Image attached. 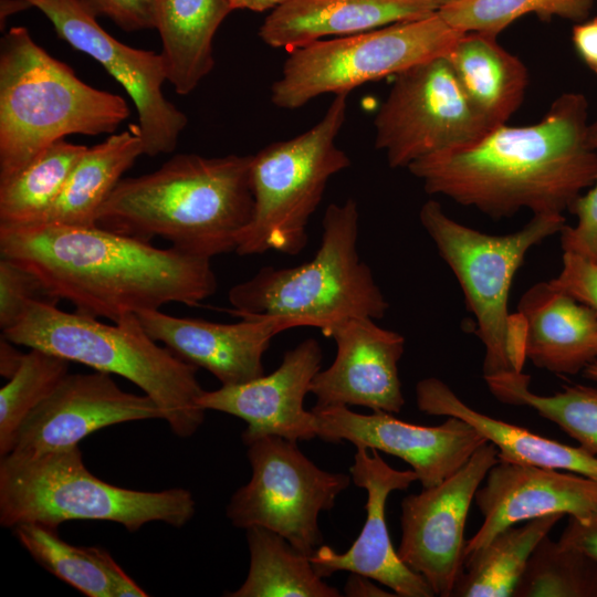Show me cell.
<instances>
[{"mask_svg": "<svg viewBox=\"0 0 597 597\" xmlns=\"http://www.w3.org/2000/svg\"><path fill=\"white\" fill-rule=\"evenodd\" d=\"M588 125L586 96L567 92L535 124L495 126L469 145L420 158L408 169L428 193L493 219L522 209L563 214L597 178Z\"/></svg>", "mask_w": 597, "mask_h": 597, "instance_id": "cell-1", "label": "cell"}, {"mask_svg": "<svg viewBox=\"0 0 597 597\" xmlns=\"http://www.w3.org/2000/svg\"><path fill=\"white\" fill-rule=\"evenodd\" d=\"M0 254L75 312L113 323L167 303L196 306L218 287L211 259L100 226L0 227Z\"/></svg>", "mask_w": 597, "mask_h": 597, "instance_id": "cell-2", "label": "cell"}, {"mask_svg": "<svg viewBox=\"0 0 597 597\" xmlns=\"http://www.w3.org/2000/svg\"><path fill=\"white\" fill-rule=\"evenodd\" d=\"M252 155L177 154L155 171L122 178L97 226L150 241L161 238L211 259L238 247L253 212Z\"/></svg>", "mask_w": 597, "mask_h": 597, "instance_id": "cell-3", "label": "cell"}, {"mask_svg": "<svg viewBox=\"0 0 597 597\" xmlns=\"http://www.w3.org/2000/svg\"><path fill=\"white\" fill-rule=\"evenodd\" d=\"M129 116L118 94L83 82L25 27L0 41V181L67 135L113 134Z\"/></svg>", "mask_w": 597, "mask_h": 597, "instance_id": "cell-4", "label": "cell"}, {"mask_svg": "<svg viewBox=\"0 0 597 597\" xmlns=\"http://www.w3.org/2000/svg\"><path fill=\"white\" fill-rule=\"evenodd\" d=\"M2 336L14 345L126 378L157 404L177 437H191L203 423L206 410L198 400L205 390L198 368L159 346L136 314L109 325L56 304L34 302Z\"/></svg>", "mask_w": 597, "mask_h": 597, "instance_id": "cell-5", "label": "cell"}, {"mask_svg": "<svg viewBox=\"0 0 597 597\" xmlns=\"http://www.w3.org/2000/svg\"><path fill=\"white\" fill-rule=\"evenodd\" d=\"M196 502L181 488L159 492L109 484L92 474L78 446L42 453L10 452L0 460V524L57 528L76 520L107 521L137 532L150 522L181 527Z\"/></svg>", "mask_w": 597, "mask_h": 597, "instance_id": "cell-6", "label": "cell"}, {"mask_svg": "<svg viewBox=\"0 0 597 597\" xmlns=\"http://www.w3.org/2000/svg\"><path fill=\"white\" fill-rule=\"evenodd\" d=\"M358 231L357 202L331 203L314 258L293 268L264 266L232 286L231 312L287 317L321 331L349 317L383 318L389 305L359 258Z\"/></svg>", "mask_w": 597, "mask_h": 597, "instance_id": "cell-7", "label": "cell"}, {"mask_svg": "<svg viewBox=\"0 0 597 597\" xmlns=\"http://www.w3.org/2000/svg\"><path fill=\"white\" fill-rule=\"evenodd\" d=\"M419 219L439 255L455 275L476 335L484 347L483 377L522 373L526 360L524 325L509 313L514 275L527 251L563 230V214H533L522 229L503 235L483 233L451 219L436 200L425 202Z\"/></svg>", "mask_w": 597, "mask_h": 597, "instance_id": "cell-8", "label": "cell"}, {"mask_svg": "<svg viewBox=\"0 0 597 597\" xmlns=\"http://www.w3.org/2000/svg\"><path fill=\"white\" fill-rule=\"evenodd\" d=\"M347 95H335L324 116L306 132L252 155L254 205L239 238V255L271 250L296 255L307 245V224L328 180L350 166L349 157L336 144L346 118Z\"/></svg>", "mask_w": 597, "mask_h": 597, "instance_id": "cell-9", "label": "cell"}, {"mask_svg": "<svg viewBox=\"0 0 597 597\" xmlns=\"http://www.w3.org/2000/svg\"><path fill=\"white\" fill-rule=\"evenodd\" d=\"M464 33L436 11L359 34L315 41L290 51L281 77L271 87V101L295 109L323 94H348L363 84L446 56Z\"/></svg>", "mask_w": 597, "mask_h": 597, "instance_id": "cell-10", "label": "cell"}, {"mask_svg": "<svg viewBox=\"0 0 597 597\" xmlns=\"http://www.w3.org/2000/svg\"><path fill=\"white\" fill-rule=\"evenodd\" d=\"M247 447L252 474L231 496L228 519L240 528L271 530L311 557L323 545L318 515L334 507L350 475L322 470L297 442L279 436L261 437Z\"/></svg>", "mask_w": 597, "mask_h": 597, "instance_id": "cell-11", "label": "cell"}, {"mask_svg": "<svg viewBox=\"0 0 597 597\" xmlns=\"http://www.w3.org/2000/svg\"><path fill=\"white\" fill-rule=\"evenodd\" d=\"M375 147L391 168L469 145L493 128L439 56L396 75L375 119Z\"/></svg>", "mask_w": 597, "mask_h": 597, "instance_id": "cell-12", "label": "cell"}, {"mask_svg": "<svg viewBox=\"0 0 597 597\" xmlns=\"http://www.w3.org/2000/svg\"><path fill=\"white\" fill-rule=\"evenodd\" d=\"M27 1L49 19L60 39L97 61L123 86L137 112L145 155L171 153L188 118L164 95L161 54L122 43L77 0Z\"/></svg>", "mask_w": 597, "mask_h": 597, "instance_id": "cell-13", "label": "cell"}, {"mask_svg": "<svg viewBox=\"0 0 597 597\" xmlns=\"http://www.w3.org/2000/svg\"><path fill=\"white\" fill-rule=\"evenodd\" d=\"M496 462L498 449L488 441L442 482L401 501L397 554L426 579L434 596L451 597L463 569L469 509Z\"/></svg>", "mask_w": 597, "mask_h": 597, "instance_id": "cell-14", "label": "cell"}, {"mask_svg": "<svg viewBox=\"0 0 597 597\" xmlns=\"http://www.w3.org/2000/svg\"><path fill=\"white\" fill-rule=\"evenodd\" d=\"M316 417L317 437L326 442H352L407 462L422 488L439 484L459 470L486 439L470 423L448 417L434 427L401 421L390 412L370 415L346 406L311 409Z\"/></svg>", "mask_w": 597, "mask_h": 597, "instance_id": "cell-15", "label": "cell"}, {"mask_svg": "<svg viewBox=\"0 0 597 597\" xmlns=\"http://www.w3.org/2000/svg\"><path fill=\"white\" fill-rule=\"evenodd\" d=\"M349 475L354 484L366 490V520L353 545L337 553L321 545L310 557L315 572L328 577L347 570L387 586L399 597H432L426 579L408 567L394 548L386 522V502L394 491L407 490L418 481L411 470H396L383 460L375 449L356 448Z\"/></svg>", "mask_w": 597, "mask_h": 597, "instance_id": "cell-16", "label": "cell"}, {"mask_svg": "<svg viewBox=\"0 0 597 597\" xmlns=\"http://www.w3.org/2000/svg\"><path fill=\"white\" fill-rule=\"evenodd\" d=\"M164 419L147 395L118 387L111 374H67L20 426L11 452L42 453L72 446L122 422Z\"/></svg>", "mask_w": 597, "mask_h": 597, "instance_id": "cell-17", "label": "cell"}, {"mask_svg": "<svg viewBox=\"0 0 597 597\" xmlns=\"http://www.w3.org/2000/svg\"><path fill=\"white\" fill-rule=\"evenodd\" d=\"M322 333L335 341L337 353L332 365L311 383L310 392L316 397L314 409L362 406L390 413L402 409L398 370L405 352L402 335L369 317H349Z\"/></svg>", "mask_w": 597, "mask_h": 597, "instance_id": "cell-18", "label": "cell"}, {"mask_svg": "<svg viewBox=\"0 0 597 597\" xmlns=\"http://www.w3.org/2000/svg\"><path fill=\"white\" fill-rule=\"evenodd\" d=\"M322 348L306 338L285 352L281 365L270 375L240 385L203 391L198 404L247 422L242 441L247 446L264 436L293 442L317 437L315 413L304 408L314 376L321 370Z\"/></svg>", "mask_w": 597, "mask_h": 597, "instance_id": "cell-19", "label": "cell"}, {"mask_svg": "<svg viewBox=\"0 0 597 597\" xmlns=\"http://www.w3.org/2000/svg\"><path fill=\"white\" fill-rule=\"evenodd\" d=\"M146 333L182 360L211 373L221 386L248 383L264 375L263 355L272 338L301 324L292 318L242 314L232 324L177 317L159 310L136 314Z\"/></svg>", "mask_w": 597, "mask_h": 597, "instance_id": "cell-20", "label": "cell"}, {"mask_svg": "<svg viewBox=\"0 0 597 597\" xmlns=\"http://www.w3.org/2000/svg\"><path fill=\"white\" fill-rule=\"evenodd\" d=\"M484 480L474 495L483 522L467 541L464 559L519 522L597 511V482L577 473L499 460Z\"/></svg>", "mask_w": 597, "mask_h": 597, "instance_id": "cell-21", "label": "cell"}, {"mask_svg": "<svg viewBox=\"0 0 597 597\" xmlns=\"http://www.w3.org/2000/svg\"><path fill=\"white\" fill-rule=\"evenodd\" d=\"M436 11L422 0H290L272 10L259 35L272 48L292 51L327 36L359 34Z\"/></svg>", "mask_w": 597, "mask_h": 597, "instance_id": "cell-22", "label": "cell"}, {"mask_svg": "<svg viewBox=\"0 0 597 597\" xmlns=\"http://www.w3.org/2000/svg\"><path fill=\"white\" fill-rule=\"evenodd\" d=\"M525 357L554 374L574 375L597 358V313L540 282L521 297Z\"/></svg>", "mask_w": 597, "mask_h": 597, "instance_id": "cell-23", "label": "cell"}, {"mask_svg": "<svg viewBox=\"0 0 597 597\" xmlns=\"http://www.w3.org/2000/svg\"><path fill=\"white\" fill-rule=\"evenodd\" d=\"M416 401L419 410L427 415L455 417L473 426L496 447L499 460L573 472L597 482L596 455L578 446H568L484 415L467 405L438 378L418 381Z\"/></svg>", "mask_w": 597, "mask_h": 597, "instance_id": "cell-24", "label": "cell"}, {"mask_svg": "<svg viewBox=\"0 0 597 597\" xmlns=\"http://www.w3.org/2000/svg\"><path fill=\"white\" fill-rule=\"evenodd\" d=\"M167 81L190 94L214 66L213 38L233 9L229 0H150Z\"/></svg>", "mask_w": 597, "mask_h": 597, "instance_id": "cell-25", "label": "cell"}, {"mask_svg": "<svg viewBox=\"0 0 597 597\" xmlns=\"http://www.w3.org/2000/svg\"><path fill=\"white\" fill-rule=\"evenodd\" d=\"M461 87L492 126L506 124L523 103L528 85L524 63L496 36L465 32L446 55Z\"/></svg>", "mask_w": 597, "mask_h": 597, "instance_id": "cell-26", "label": "cell"}, {"mask_svg": "<svg viewBox=\"0 0 597 597\" xmlns=\"http://www.w3.org/2000/svg\"><path fill=\"white\" fill-rule=\"evenodd\" d=\"M142 155H145V148L137 124H132L128 129L113 133L102 143L87 147L74 166L61 195L38 223L96 226L101 207L122 179V175Z\"/></svg>", "mask_w": 597, "mask_h": 597, "instance_id": "cell-27", "label": "cell"}, {"mask_svg": "<svg viewBox=\"0 0 597 597\" xmlns=\"http://www.w3.org/2000/svg\"><path fill=\"white\" fill-rule=\"evenodd\" d=\"M12 530L34 561L84 596H148L102 547L72 545L59 536L57 528L36 523Z\"/></svg>", "mask_w": 597, "mask_h": 597, "instance_id": "cell-28", "label": "cell"}, {"mask_svg": "<svg viewBox=\"0 0 597 597\" xmlns=\"http://www.w3.org/2000/svg\"><path fill=\"white\" fill-rule=\"evenodd\" d=\"M250 567L243 584L227 597H339L314 569L308 556L262 526L247 530Z\"/></svg>", "mask_w": 597, "mask_h": 597, "instance_id": "cell-29", "label": "cell"}, {"mask_svg": "<svg viewBox=\"0 0 597 597\" xmlns=\"http://www.w3.org/2000/svg\"><path fill=\"white\" fill-rule=\"evenodd\" d=\"M563 516L551 514L511 526L469 554L451 597H512L535 546Z\"/></svg>", "mask_w": 597, "mask_h": 597, "instance_id": "cell-30", "label": "cell"}, {"mask_svg": "<svg viewBox=\"0 0 597 597\" xmlns=\"http://www.w3.org/2000/svg\"><path fill=\"white\" fill-rule=\"evenodd\" d=\"M87 146L60 139L0 181V227L40 222L61 195Z\"/></svg>", "mask_w": 597, "mask_h": 597, "instance_id": "cell-31", "label": "cell"}, {"mask_svg": "<svg viewBox=\"0 0 597 597\" xmlns=\"http://www.w3.org/2000/svg\"><path fill=\"white\" fill-rule=\"evenodd\" d=\"M530 379L523 371L484 378L498 400L534 409L576 440L578 447L597 457V388L565 386L562 391L544 396L530 390Z\"/></svg>", "mask_w": 597, "mask_h": 597, "instance_id": "cell-32", "label": "cell"}, {"mask_svg": "<svg viewBox=\"0 0 597 597\" xmlns=\"http://www.w3.org/2000/svg\"><path fill=\"white\" fill-rule=\"evenodd\" d=\"M512 597H597V562L546 535L532 552Z\"/></svg>", "mask_w": 597, "mask_h": 597, "instance_id": "cell-33", "label": "cell"}, {"mask_svg": "<svg viewBox=\"0 0 597 597\" xmlns=\"http://www.w3.org/2000/svg\"><path fill=\"white\" fill-rule=\"evenodd\" d=\"M69 360L30 348L22 362L0 389V455L9 454L22 422L69 374Z\"/></svg>", "mask_w": 597, "mask_h": 597, "instance_id": "cell-34", "label": "cell"}, {"mask_svg": "<svg viewBox=\"0 0 597 597\" xmlns=\"http://www.w3.org/2000/svg\"><path fill=\"white\" fill-rule=\"evenodd\" d=\"M595 0H463L438 10L442 19L462 32H481L498 36L505 28L526 14L543 20L553 17L575 22L589 17Z\"/></svg>", "mask_w": 597, "mask_h": 597, "instance_id": "cell-35", "label": "cell"}, {"mask_svg": "<svg viewBox=\"0 0 597 597\" xmlns=\"http://www.w3.org/2000/svg\"><path fill=\"white\" fill-rule=\"evenodd\" d=\"M34 302H60L44 284L25 268L1 258L0 260V327L14 326Z\"/></svg>", "mask_w": 597, "mask_h": 597, "instance_id": "cell-36", "label": "cell"}, {"mask_svg": "<svg viewBox=\"0 0 597 597\" xmlns=\"http://www.w3.org/2000/svg\"><path fill=\"white\" fill-rule=\"evenodd\" d=\"M569 211L577 221L561 231L563 251L597 261V178L586 193L577 197Z\"/></svg>", "mask_w": 597, "mask_h": 597, "instance_id": "cell-37", "label": "cell"}, {"mask_svg": "<svg viewBox=\"0 0 597 597\" xmlns=\"http://www.w3.org/2000/svg\"><path fill=\"white\" fill-rule=\"evenodd\" d=\"M548 282L597 313V261L564 252L559 274Z\"/></svg>", "mask_w": 597, "mask_h": 597, "instance_id": "cell-38", "label": "cell"}, {"mask_svg": "<svg viewBox=\"0 0 597 597\" xmlns=\"http://www.w3.org/2000/svg\"><path fill=\"white\" fill-rule=\"evenodd\" d=\"M96 18L106 17L125 32L155 29L150 0H77Z\"/></svg>", "mask_w": 597, "mask_h": 597, "instance_id": "cell-39", "label": "cell"}, {"mask_svg": "<svg viewBox=\"0 0 597 597\" xmlns=\"http://www.w3.org/2000/svg\"><path fill=\"white\" fill-rule=\"evenodd\" d=\"M558 541L597 562V511L583 517L569 516Z\"/></svg>", "mask_w": 597, "mask_h": 597, "instance_id": "cell-40", "label": "cell"}, {"mask_svg": "<svg viewBox=\"0 0 597 597\" xmlns=\"http://www.w3.org/2000/svg\"><path fill=\"white\" fill-rule=\"evenodd\" d=\"M572 43L580 61L597 74V17L587 18L573 25Z\"/></svg>", "mask_w": 597, "mask_h": 597, "instance_id": "cell-41", "label": "cell"}, {"mask_svg": "<svg viewBox=\"0 0 597 597\" xmlns=\"http://www.w3.org/2000/svg\"><path fill=\"white\" fill-rule=\"evenodd\" d=\"M371 580L364 575L350 573L344 586V595L348 597H397L395 593H388Z\"/></svg>", "mask_w": 597, "mask_h": 597, "instance_id": "cell-42", "label": "cell"}, {"mask_svg": "<svg viewBox=\"0 0 597 597\" xmlns=\"http://www.w3.org/2000/svg\"><path fill=\"white\" fill-rule=\"evenodd\" d=\"M12 342L1 335L0 341V374L10 379L18 370L24 353L19 352Z\"/></svg>", "mask_w": 597, "mask_h": 597, "instance_id": "cell-43", "label": "cell"}, {"mask_svg": "<svg viewBox=\"0 0 597 597\" xmlns=\"http://www.w3.org/2000/svg\"><path fill=\"white\" fill-rule=\"evenodd\" d=\"M290 0H229L233 10H250L254 12H264L274 10Z\"/></svg>", "mask_w": 597, "mask_h": 597, "instance_id": "cell-44", "label": "cell"}, {"mask_svg": "<svg viewBox=\"0 0 597 597\" xmlns=\"http://www.w3.org/2000/svg\"><path fill=\"white\" fill-rule=\"evenodd\" d=\"M32 8L27 0H0V24L3 30L9 17Z\"/></svg>", "mask_w": 597, "mask_h": 597, "instance_id": "cell-45", "label": "cell"}, {"mask_svg": "<svg viewBox=\"0 0 597 597\" xmlns=\"http://www.w3.org/2000/svg\"><path fill=\"white\" fill-rule=\"evenodd\" d=\"M587 140L589 146L597 150V117L588 125Z\"/></svg>", "mask_w": 597, "mask_h": 597, "instance_id": "cell-46", "label": "cell"}, {"mask_svg": "<svg viewBox=\"0 0 597 597\" xmlns=\"http://www.w3.org/2000/svg\"><path fill=\"white\" fill-rule=\"evenodd\" d=\"M429 4H431L437 11L443 7L463 1V0H422Z\"/></svg>", "mask_w": 597, "mask_h": 597, "instance_id": "cell-47", "label": "cell"}, {"mask_svg": "<svg viewBox=\"0 0 597 597\" xmlns=\"http://www.w3.org/2000/svg\"><path fill=\"white\" fill-rule=\"evenodd\" d=\"M583 371L587 378L597 380V358L593 360Z\"/></svg>", "mask_w": 597, "mask_h": 597, "instance_id": "cell-48", "label": "cell"}, {"mask_svg": "<svg viewBox=\"0 0 597 597\" xmlns=\"http://www.w3.org/2000/svg\"><path fill=\"white\" fill-rule=\"evenodd\" d=\"M596 350H597V338H596Z\"/></svg>", "mask_w": 597, "mask_h": 597, "instance_id": "cell-49", "label": "cell"}, {"mask_svg": "<svg viewBox=\"0 0 597 597\" xmlns=\"http://www.w3.org/2000/svg\"><path fill=\"white\" fill-rule=\"evenodd\" d=\"M595 1H597V0H595Z\"/></svg>", "mask_w": 597, "mask_h": 597, "instance_id": "cell-50", "label": "cell"}]
</instances>
